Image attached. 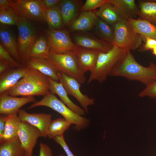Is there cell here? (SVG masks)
Returning <instances> with one entry per match:
<instances>
[{"label":"cell","instance_id":"6da1fadb","mask_svg":"<svg viewBox=\"0 0 156 156\" xmlns=\"http://www.w3.org/2000/svg\"><path fill=\"white\" fill-rule=\"evenodd\" d=\"M109 76L138 81L146 86L156 81V64L151 62L148 66H143L136 61L130 51L126 50Z\"/></svg>","mask_w":156,"mask_h":156},{"label":"cell","instance_id":"7a4b0ae2","mask_svg":"<svg viewBox=\"0 0 156 156\" xmlns=\"http://www.w3.org/2000/svg\"><path fill=\"white\" fill-rule=\"evenodd\" d=\"M27 67L24 77L14 86L4 93L16 96H44L50 92L49 77L36 70Z\"/></svg>","mask_w":156,"mask_h":156},{"label":"cell","instance_id":"3957f363","mask_svg":"<svg viewBox=\"0 0 156 156\" xmlns=\"http://www.w3.org/2000/svg\"><path fill=\"white\" fill-rule=\"evenodd\" d=\"M126 50L113 45L109 51L99 53L94 66L90 71L87 83L94 80L100 83L105 81L122 58Z\"/></svg>","mask_w":156,"mask_h":156},{"label":"cell","instance_id":"277c9868","mask_svg":"<svg viewBox=\"0 0 156 156\" xmlns=\"http://www.w3.org/2000/svg\"><path fill=\"white\" fill-rule=\"evenodd\" d=\"M39 106L47 107L56 111L71 124L74 125L78 129H84L89 125L90 121L88 119L72 111L51 92L40 101L34 102L27 109Z\"/></svg>","mask_w":156,"mask_h":156},{"label":"cell","instance_id":"5b68a950","mask_svg":"<svg viewBox=\"0 0 156 156\" xmlns=\"http://www.w3.org/2000/svg\"><path fill=\"white\" fill-rule=\"evenodd\" d=\"M114 36L113 45L126 50H135L142 45L145 38L135 32L128 19H123L112 25Z\"/></svg>","mask_w":156,"mask_h":156},{"label":"cell","instance_id":"8992f818","mask_svg":"<svg viewBox=\"0 0 156 156\" xmlns=\"http://www.w3.org/2000/svg\"><path fill=\"white\" fill-rule=\"evenodd\" d=\"M16 22L18 30V50L21 63L24 64L29 59V51L38 37V34L30 21L17 16Z\"/></svg>","mask_w":156,"mask_h":156},{"label":"cell","instance_id":"52a82bcc","mask_svg":"<svg viewBox=\"0 0 156 156\" xmlns=\"http://www.w3.org/2000/svg\"><path fill=\"white\" fill-rule=\"evenodd\" d=\"M47 59L59 72L75 78L81 84L85 82L86 77L80 70L73 51L61 53L50 52Z\"/></svg>","mask_w":156,"mask_h":156},{"label":"cell","instance_id":"ba28073f","mask_svg":"<svg viewBox=\"0 0 156 156\" xmlns=\"http://www.w3.org/2000/svg\"><path fill=\"white\" fill-rule=\"evenodd\" d=\"M10 5L18 16L30 21L45 22L41 0H10Z\"/></svg>","mask_w":156,"mask_h":156},{"label":"cell","instance_id":"9c48e42d","mask_svg":"<svg viewBox=\"0 0 156 156\" xmlns=\"http://www.w3.org/2000/svg\"><path fill=\"white\" fill-rule=\"evenodd\" d=\"M47 38L50 52L61 53L74 51L78 47L72 41L69 32L66 29H49L47 31Z\"/></svg>","mask_w":156,"mask_h":156},{"label":"cell","instance_id":"30bf717a","mask_svg":"<svg viewBox=\"0 0 156 156\" xmlns=\"http://www.w3.org/2000/svg\"><path fill=\"white\" fill-rule=\"evenodd\" d=\"M58 75L59 81L68 95L75 98L86 113H88V106L94 104V99L81 92L80 89L81 83L77 79L62 72H58Z\"/></svg>","mask_w":156,"mask_h":156},{"label":"cell","instance_id":"8fae6325","mask_svg":"<svg viewBox=\"0 0 156 156\" xmlns=\"http://www.w3.org/2000/svg\"><path fill=\"white\" fill-rule=\"evenodd\" d=\"M72 37L77 46L99 53H106L113 47V45L88 34L74 33Z\"/></svg>","mask_w":156,"mask_h":156},{"label":"cell","instance_id":"7c38bea8","mask_svg":"<svg viewBox=\"0 0 156 156\" xmlns=\"http://www.w3.org/2000/svg\"><path fill=\"white\" fill-rule=\"evenodd\" d=\"M36 101L34 96L18 97L5 93L0 94V114L7 116L18 114L20 108L24 105Z\"/></svg>","mask_w":156,"mask_h":156},{"label":"cell","instance_id":"4fadbf2b","mask_svg":"<svg viewBox=\"0 0 156 156\" xmlns=\"http://www.w3.org/2000/svg\"><path fill=\"white\" fill-rule=\"evenodd\" d=\"M18 115L21 122H27L38 129L41 137L44 138L47 137L48 128L52 121L51 114L30 113L24 109H20Z\"/></svg>","mask_w":156,"mask_h":156},{"label":"cell","instance_id":"5bb4252c","mask_svg":"<svg viewBox=\"0 0 156 156\" xmlns=\"http://www.w3.org/2000/svg\"><path fill=\"white\" fill-rule=\"evenodd\" d=\"M18 136L26 152L32 155L37 140L39 137H41L39 129L27 122H21Z\"/></svg>","mask_w":156,"mask_h":156},{"label":"cell","instance_id":"9a60e30c","mask_svg":"<svg viewBox=\"0 0 156 156\" xmlns=\"http://www.w3.org/2000/svg\"><path fill=\"white\" fill-rule=\"evenodd\" d=\"M82 2L81 0H62L59 8L65 25L70 27L77 18L82 5Z\"/></svg>","mask_w":156,"mask_h":156},{"label":"cell","instance_id":"2e32d148","mask_svg":"<svg viewBox=\"0 0 156 156\" xmlns=\"http://www.w3.org/2000/svg\"><path fill=\"white\" fill-rule=\"evenodd\" d=\"M27 70L25 66L8 70L0 76V94L14 86L25 75Z\"/></svg>","mask_w":156,"mask_h":156},{"label":"cell","instance_id":"e0dca14e","mask_svg":"<svg viewBox=\"0 0 156 156\" xmlns=\"http://www.w3.org/2000/svg\"><path fill=\"white\" fill-rule=\"evenodd\" d=\"M26 66L37 70L56 81H59L58 71L47 59L31 57L25 63Z\"/></svg>","mask_w":156,"mask_h":156},{"label":"cell","instance_id":"ac0fdd59","mask_svg":"<svg viewBox=\"0 0 156 156\" xmlns=\"http://www.w3.org/2000/svg\"><path fill=\"white\" fill-rule=\"evenodd\" d=\"M73 51L81 73L85 75L87 72H90L94 66L99 53L78 47Z\"/></svg>","mask_w":156,"mask_h":156},{"label":"cell","instance_id":"d6986e66","mask_svg":"<svg viewBox=\"0 0 156 156\" xmlns=\"http://www.w3.org/2000/svg\"><path fill=\"white\" fill-rule=\"evenodd\" d=\"M49 90L51 92L57 94L61 100L76 113L82 116L85 115V110L75 104L70 99L66 91L60 82L55 81L49 77Z\"/></svg>","mask_w":156,"mask_h":156},{"label":"cell","instance_id":"ffe728a7","mask_svg":"<svg viewBox=\"0 0 156 156\" xmlns=\"http://www.w3.org/2000/svg\"><path fill=\"white\" fill-rule=\"evenodd\" d=\"M0 39L1 43L11 55L20 64L21 63L17 41L10 29L3 26H1Z\"/></svg>","mask_w":156,"mask_h":156},{"label":"cell","instance_id":"44dd1931","mask_svg":"<svg viewBox=\"0 0 156 156\" xmlns=\"http://www.w3.org/2000/svg\"><path fill=\"white\" fill-rule=\"evenodd\" d=\"M94 12L98 17L112 26L126 19L108 0Z\"/></svg>","mask_w":156,"mask_h":156},{"label":"cell","instance_id":"7402d4cb","mask_svg":"<svg viewBox=\"0 0 156 156\" xmlns=\"http://www.w3.org/2000/svg\"><path fill=\"white\" fill-rule=\"evenodd\" d=\"M98 17L94 10L81 12L70 27L71 31H87L94 27Z\"/></svg>","mask_w":156,"mask_h":156},{"label":"cell","instance_id":"603a6c76","mask_svg":"<svg viewBox=\"0 0 156 156\" xmlns=\"http://www.w3.org/2000/svg\"><path fill=\"white\" fill-rule=\"evenodd\" d=\"M125 18H136L138 16L139 8L134 0H108Z\"/></svg>","mask_w":156,"mask_h":156},{"label":"cell","instance_id":"cb8c5ba5","mask_svg":"<svg viewBox=\"0 0 156 156\" xmlns=\"http://www.w3.org/2000/svg\"><path fill=\"white\" fill-rule=\"evenodd\" d=\"M26 152L18 136L0 142V156H24Z\"/></svg>","mask_w":156,"mask_h":156},{"label":"cell","instance_id":"d4e9b609","mask_svg":"<svg viewBox=\"0 0 156 156\" xmlns=\"http://www.w3.org/2000/svg\"><path fill=\"white\" fill-rule=\"evenodd\" d=\"M128 20L134 30L144 37L156 40V26L139 18H130Z\"/></svg>","mask_w":156,"mask_h":156},{"label":"cell","instance_id":"484cf974","mask_svg":"<svg viewBox=\"0 0 156 156\" xmlns=\"http://www.w3.org/2000/svg\"><path fill=\"white\" fill-rule=\"evenodd\" d=\"M50 52L49 46L47 37L43 35L37 37L31 47L29 52L28 58L36 57L47 59Z\"/></svg>","mask_w":156,"mask_h":156},{"label":"cell","instance_id":"4316f807","mask_svg":"<svg viewBox=\"0 0 156 156\" xmlns=\"http://www.w3.org/2000/svg\"><path fill=\"white\" fill-rule=\"evenodd\" d=\"M139 18L156 26V2L154 0H139Z\"/></svg>","mask_w":156,"mask_h":156},{"label":"cell","instance_id":"83f0119b","mask_svg":"<svg viewBox=\"0 0 156 156\" xmlns=\"http://www.w3.org/2000/svg\"><path fill=\"white\" fill-rule=\"evenodd\" d=\"M6 122L4 134L0 142L12 139L18 136L21 123L18 114L6 116Z\"/></svg>","mask_w":156,"mask_h":156},{"label":"cell","instance_id":"f1b7e54d","mask_svg":"<svg viewBox=\"0 0 156 156\" xmlns=\"http://www.w3.org/2000/svg\"><path fill=\"white\" fill-rule=\"evenodd\" d=\"M44 16L49 29L60 30L64 29L63 23L60 11L59 5L48 9H44Z\"/></svg>","mask_w":156,"mask_h":156},{"label":"cell","instance_id":"f546056e","mask_svg":"<svg viewBox=\"0 0 156 156\" xmlns=\"http://www.w3.org/2000/svg\"><path fill=\"white\" fill-rule=\"evenodd\" d=\"M94 27L96 33L100 39L113 45L114 31L112 26L98 17Z\"/></svg>","mask_w":156,"mask_h":156},{"label":"cell","instance_id":"4dcf8cb0","mask_svg":"<svg viewBox=\"0 0 156 156\" xmlns=\"http://www.w3.org/2000/svg\"><path fill=\"white\" fill-rule=\"evenodd\" d=\"M71 124L64 118H60L51 121L48 129L47 137L54 139L57 136L64 135Z\"/></svg>","mask_w":156,"mask_h":156},{"label":"cell","instance_id":"1f68e13d","mask_svg":"<svg viewBox=\"0 0 156 156\" xmlns=\"http://www.w3.org/2000/svg\"><path fill=\"white\" fill-rule=\"evenodd\" d=\"M17 16L12 7L0 9V22L1 25H16Z\"/></svg>","mask_w":156,"mask_h":156},{"label":"cell","instance_id":"d6a6232c","mask_svg":"<svg viewBox=\"0 0 156 156\" xmlns=\"http://www.w3.org/2000/svg\"><path fill=\"white\" fill-rule=\"evenodd\" d=\"M0 60L8 65L11 68H17L21 66V64L13 58L1 43Z\"/></svg>","mask_w":156,"mask_h":156},{"label":"cell","instance_id":"836d02e7","mask_svg":"<svg viewBox=\"0 0 156 156\" xmlns=\"http://www.w3.org/2000/svg\"><path fill=\"white\" fill-rule=\"evenodd\" d=\"M107 0H86L80 9L81 12L94 11L99 8Z\"/></svg>","mask_w":156,"mask_h":156},{"label":"cell","instance_id":"e575fe53","mask_svg":"<svg viewBox=\"0 0 156 156\" xmlns=\"http://www.w3.org/2000/svg\"><path fill=\"white\" fill-rule=\"evenodd\" d=\"M141 97L148 96L156 98V81L146 86L145 88L139 94Z\"/></svg>","mask_w":156,"mask_h":156},{"label":"cell","instance_id":"d590c367","mask_svg":"<svg viewBox=\"0 0 156 156\" xmlns=\"http://www.w3.org/2000/svg\"><path fill=\"white\" fill-rule=\"evenodd\" d=\"M53 140L62 147L67 156H75L71 152L66 142L64 135L57 136Z\"/></svg>","mask_w":156,"mask_h":156},{"label":"cell","instance_id":"8d00e7d4","mask_svg":"<svg viewBox=\"0 0 156 156\" xmlns=\"http://www.w3.org/2000/svg\"><path fill=\"white\" fill-rule=\"evenodd\" d=\"M145 43L139 48V51L144 52L149 50H152L156 47V40L147 37H145Z\"/></svg>","mask_w":156,"mask_h":156},{"label":"cell","instance_id":"74e56055","mask_svg":"<svg viewBox=\"0 0 156 156\" xmlns=\"http://www.w3.org/2000/svg\"><path fill=\"white\" fill-rule=\"evenodd\" d=\"M62 0H41L44 9H51L59 6Z\"/></svg>","mask_w":156,"mask_h":156},{"label":"cell","instance_id":"f35d334b","mask_svg":"<svg viewBox=\"0 0 156 156\" xmlns=\"http://www.w3.org/2000/svg\"><path fill=\"white\" fill-rule=\"evenodd\" d=\"M39 146V154L38 156H52V150L48 145L40 142Z\"/></svg>","mask_w":156,"mask_h":156},{"label":"cell","instance_id":"ab89813d","mask_svg":"<svg viewBox=\"0 0 156 156\" xmlns=\"http://www.w3.org/2000/svg\"><path fill=\"white\" fill-rule=\"evenodd\" d=\"M6 116H0V140H1L4 134L6 122Z\"/></svg>","mask_w":156,"mask_h":156},{"label":"cell","instance_id":"60d3db41","mask_svg":"<svg viewBox=\"0 0 156 156\" xmlns=\"http://www.w3.org/2000/svg\"><path fill=\"white\" fill-rule=\"evenodd\" d=\"M11 7L10 0H0V9H7Z\"/></svg>","mask_w":156,"mask_h":156},{"label":"cell","instance_id":"b9f144b4","mask_svg":"<svg viewBox=\"0 0 156 156\" xmlns=\"http://www.w3.org/2000/svg\"><path fill=\"white\" fill-rule=\"evenodd\" d=\"M11 68L8 65L0 60V74L5 72Z\"/></svg>","mask_w":156,"mask_h":156},{"label":"cell","instance_id":"7bdbcfd3","mask_svg":"<svg viewBox=\"0 0 156 156\" xmlns=\"http://www.w3.org/2000/svg\"><path fill=\"white\" fill-rule=\"evenodd\" d=\"M152 54L156 56V47L154 48L152 50Z\"/></svg>","mask_w":156,"mask_h":156},{"label":"cell","instance_id":"ee69618b","mask_svg":"<svg viewBox=\"0 0 156 156\" xmlns=\"http://www.w3.org/2000/svg\"><path fill=\"white\" fill-rule=\"evenodd\" d=\"M24 156H33V155H32L29 154L26 152Z\"/></svg>","mask_w":156,"mask_h":156},{"label":"cell","instance_id":"f6af8a7d","mask_svg":"<svg viewBox=\"0 0 156 156\" xmlns=\"http://www.w3.org/2000/svg\"><path fill=\"white\" fill-rule=\"evenodd\" d=\"M59 156H64L63 155H59Z\"/></svg>","mask_w":156,"mask_h":156},{"label":"cell","instance_id":"bcb514c9","mask_svg":"<svg viewBox=\"0 0 156 156\" xmlns=\"http://www.w3.org/2000/svg\"><path fill=\"white\" fill-rule=\"evenodd\" d=\"M156 2V0H154Z\"/></svg>","mask_w":156,"mask_h":156}]
</instances>
